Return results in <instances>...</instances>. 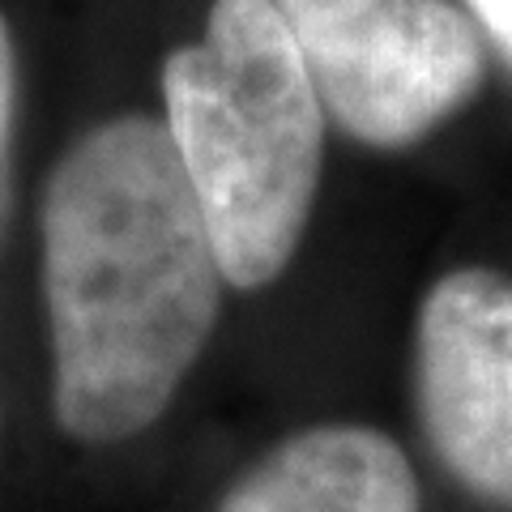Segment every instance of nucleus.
Returning a JSON list of instances; mask_svg holds the SVG:
<instances>
[{"label": "nucleus", "instance_id": "5", "mask_svg": "<svg viewBox=\"0 0 512 512\" xmlns=\"http://www.w3.org/2000/svg\"><path fill=\"white\" fill-rule=\"evenodd\" d=\"M218 512H423L410 457L363 423H320L235 478Z\"/></svg>", "mask_w": 512, "mask_h": 512}, {"label": "nucleus", "instance_id": "2", "mask_svg": "<svg viewBox=\"0 0 512 512\" xmlns=\"http://www.w3.org/2000/svg\"><path fill=\"white\" fill-rule=\"evenodd\" d=\"M163 107L222 282L282 278L320 188L325 107L274 0H214L163 64Z\"/></svg>", "mask_w": 512, "mask_h": 512}, {"label": "nucleus", "instance_id": "6", "mask_svg": "<svg viewBox=\"0 0 512 512\" xmlns=\"http://www.w3.org/2000/svg\"><path fill=\"white\" fill-rule=\"evenodd\" d=\"M13 120H18V47H13V30L5 22V13H0V222H5Z\"/></svg>", "mask_w": 512, "mask_h": 512}, {"label": "nucleus", "instance_id": "4", "mask_svg": "<svg viewBox=\"0 0 512 512\" xmlns=\"http://www.w3.org/2000/svg\"><path fill=\"white\" fill-rule=\"evenodd\" d=\"M414 389L444 470L478 500L512 508V282L453 269L414 329Z\"/></svg>", "mask_w": 512, "mask_h": 512}, {"label": "nucleus", "instance_id": "1", "mask_svg": "<svg viewBox=\"0 0 512 512\" xmlns=\"http://www.w3.org/2000/svg\"><path fill=\"white\" fill-rule=\"evenodd\" d=\"M39 227L56 423L82 444H120L171 406L222 303L167 124L128 111L77 137Z\"/></svg>", "mask_w": 512, "mask_h": 512}, {"label": "nucleus", "instance_id": "3", "mask_svg": "<svg viewBox=\"0 0 512 512\" xmlns=\"http://www.w3.org/2000/svg\"><path fill=\"white\" fill-rule=\"evenodd\" d=\"M320 107L355 141L402 150L466 107L483 30L448 0H274Z\"/></svg>", "mask_w": 512, "mask_h": 512}, {"label": "nucleus", "instance_id": "7", "mask_svg": "<svg viewBox=\"0 0 512 512\" xmlns=\"http://www.w3.org/2000/svg\"><path fill=\"white\" fill-rule=\"evenodd\" d=\"M466 5H470V18L478 22V30H487L495 52H500L504 64L512 69V0H466Z\"/></svg>", "mask_w": 512, "mask_h": 512}]
</instances>
